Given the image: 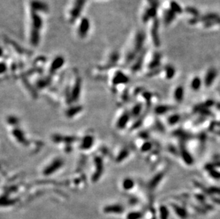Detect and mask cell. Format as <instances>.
Masks as SVG:
<instances>
[{"mask_svg": "<svg viewBox=\"0 0 220 219\" xmlns=\"http://www.w3.org/2000/svg\"><path fill=\"white\" fill-rule=\"evenodd\" d=\"M86 0H75L69 12V21L74 22L81 14Z\"/></svg>", "mask_w": 220, "mask_h": 219, "instance_id": "cell-2", "label": "cell"}, {"mask_svg": "<svg viewBox=\"0 0 220 219\" xmlns=\"http://www.w3.org/2000/svg\"><path fill=\"white\" fill-rule=\"evenodd\" d=\"M175 17V14H174V11H167L166 14H165V21H166L167 24H168V23L171 22L172 21H173V19H174Z\"/></svg>", "mask_w": 220, "mask_h": 219, "instance_id": "cell-11", "label": "cell"}, {"mask_svg": "<svg viewBox=\"0 0 220 219\" xmlns=\"http://www.w3.org/2000/svg\"><path fill=\"white\" fill-rule=\"evenodd\" d=\"M158 24H155V26H153V31H152V36H153V39L154 42H155V45H157V46L160 44V43H159V37L158 36Z\"/></svg>", "mask_w": 220, "mask_h": 219, "instance_id": "cell-9", "label": "cell"}, {"mask_svg": "<svg viewBox=\"0 0 220 219\" xmlns=\"http://www.w3.org/2000/svg\"><path fill=\"white\" fill-rule=\"evenodd\" d=\"M174 73H175V70L173 67L167 68V76H168V77L169 78H173Z\"/></svg>", "mask_w": 220, "mask_h": 219, "instance_id": "cell-15", "label": "cell"}, {"mask_svg": "<svg viewBox=\"0 0 220 219\" xmlns=\"http://www.w3.org/2000/svg\"><path fill=\"white\" fill-rule=\"evenodd\" d=\"M192 88L193 90H198L199 88L200 85H201V81H200L199 78H195V79H193L192 82Z\"/></svg>", "mask_w": 220, "mask_h": 219, "instance_id": "cell-12", "label": "cell"}, {"mask_svg": "<svg viewBox=\"0 0 220 219\" xmlns=\"http://www.w3.org/2000/svg\"><path fill=\"white\" fill-rule=\"evenodd\" d=\"M162 212V219H167L168 217V211H167L166 208H163L161 209Z\"/></svg>", "mask_w": 220, "mask_h": 219, "instance_id": "cell-16", "label": "cell"}, {"mask_svg": "<svg viewBox=\"0 0 220 219\" xmlns=\"http://www.w3.org/2000/svg\"><path fill=\"white\" fill-rule=\"evenodd\" d=\"M141 216V214L138 212H133V213H130L128 215V219H139Z\"/></svg>", "mask_w": 220, "mask_h": 219, "instance_id": "cell-13", "label": "cell"}, {"mask_svg": "<svg viewBox=\"0 0 220 219\" xmlns=\"http://www.w3.org/2000/svg\"><path fill=\"white\" fill-rule=\"evenodd\" d=\"M91 28V24L89 19L86 17H83L81 19L79 23V27H78V34L79 37L85 38L87 36L88 33L89 32V30Z\"/></svg>", "mask_w": 220, "mask_h": 219, "instance_id": "cell-4", "label": "cell"}, {"mask_svg": "<svg viewBox=\"0 0 220 219\" xmlns=\"http://www.w3.org/2000/svg\"><path fill=\"white\" fill-rule=\"evenodd\" d=\"M123 208L121 206H107L105 207L104 211L105 212H114V213H121L123 211Z\"/></svg>", "mask_w": 220, "mask_h": 219, "instance_id": "cell-8", "label": "cell"}, {"mask_svg": "<svg viewBox=\"0 0 220 219\" xmlns=\"http://www.w3.org/2000/svg\"><path fill=\"white\" fill-rule=\"evenodd\" d=\"M145 36L143 32L138 33V34L136 35V37L135 39V41H134L133 50V51H129L128 54V60H131V59L135 57L136 56V54H138L137 53L139 52L141 50L143 46L144 41H145Z\"/></svg>", "mask_w": 220, "mask_h": 219, "instance_id": "cell-3", "label": "cell"}, {"mask_svg": "<svg viewBox=\"0 0 220 219\" xmlns=\"http://www.w3.org/2000/svg\"><path fill=\"white\" fill-rule=\"evenodd\" d=\"M43 26V21L38 11L31 9V31L30 41L33 46H37L39 42L40 31Z\"/></svg>", "mask_w": 220, "mask_h": 219, "instance_id": "cell-1", "label": "cell"}, {"mask_svg": "<svg viewBox=\"0 0 220 219\" xmlns=\"http://www.w3.org/2000/svg\"><path fill=\"white\" fill-rule=\"evenodd\" d=\"M171 6H172V9H173V11H174L175 12L180 13L182 11V10L181 9H180L179 5H178V4H176V3H175L174 1H173V2L171 3Z\"/></svg>", "mask_w": 220, "mask_h": 219, "instance_id": "cell-14", "label": "cell"}, {"mask_svg": "<svg viewBox=\"0 0 220 219\" xmlns=\"http://www.w3.org/2000/svg\"><path fill=\"white\" fill-rule=\"evenodd\" d=\"M175 100L178 101H181L183 98V88L182 87H179L176 89L175 93Z\"/></svg>", "mask_w": 220, "mask_h": 219, "instance_id": "cell-10", "label": "cell"}, {"mask_svg": "<svg viewBox=\"0 0 220 219\" xmlns=\"http://www.w3.org/2000/svg\"><path fill=\"white\" fill-rule=\"evenodd\" d=\"M31 9L35 10L36 11L46 12L49 9V7H48L47 4L43 1H39V0H32L31 1Z\"/></svg>", "mask_w": 220, "mask_h": 219, "instance_id": "cell-5", "label": "cell"}, {"mask_svg": "<svg viewBox=\"0 0 220 219\" xmlns=\"http://www.w3.org/2000/svg\"><path fill=\"white\" fill-rule=\"evenodd\" d=\"M216 71L214 69H211L209 70V72L207 73L206 76V79H205V83L207 86H209L212 83L213 81H214L215 77H216Z\"/></svg>", "mask_w": 220, "mask_h": 219, "instance_id": "cell-6", "label": "cell"}, {"mask_svg": "<svg viewBox=\"0 0 220 219\" xmlns=\"http://www.w3.org/2000/svg\"><path fill=\"white\" fill-rule=\"evenodd\" d=\"M64 58L62 57H57L53 61V64L51 67H52V70H55L57 69H59L61 66H62V64H64Z\"/></svg>", "mask_w": 220, "mask_h": 219, "instance_id": "cell-7", "label": "cell"}]
</instances>
